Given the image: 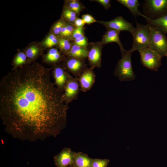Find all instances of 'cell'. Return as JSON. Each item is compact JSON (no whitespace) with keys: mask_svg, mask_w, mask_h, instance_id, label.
<instances>
[{"mask_svg":"<svg viewBox=\"0 0 167 167\" xmlns=\"http://www.w3.org/2000/svg\"><path fill=\"white\" fill-rule=\"evenodd\" d=\"M37 63L15 69L0 82V116L13 138L31 142L56 137L66 126L68 105Z\"/></svg>","mask_w":167,"mask_h":167,"instance_id":"1","label":"cell"},{"mask_svg":"<svg viewBox=\"0 0 167 167\" xmlns=\"http://www.w3.org/2000/svg\"><path fill=\"white\" fill-rule=\"evenodd\" d=\"M133 52L131 49L127 51L122 55L118 62L113 74L120 81H130L134 80L135 75L133 70L131 55Z\"/></svg>","mask_w":167,"mask_h":167,"instance_id":"2","label":"cell"},{"mask_svg":"<svg viewBox=\"0 0 167 167\" xmlns=\"http://www.w3.org/2000/svg\"><path fill=\"white\" fill-rule=\"evenodd\" d=\"M150 28L148 48L156 52L162 58L167 56V39L165 34L155 28Z\"/></svg>","mask_w":167,"mask_h":167,"instance_id":"3","label":"cell"},{"mask_svg":"<svg viewBox=\"0 0 167 167\" xmlns=\"http://www.w3.org/2000/svg\"><path fill=\"white\" fill-rule=\"evenodd\" d=\"M151 28L148 24L143 25L136 23V28L132 34L133 37L132 46L131 49L133 52L148 47Z\"/></svg>","mask_w":167,"mask_h":167,"instance_id":"4","label":"cell"},{"mask_svg":"<svg viewBox=\"0 0 167 167\" xmlns=\"http://www.w3.org/2000/svg\"><path fill=\"white\" fill-rule=\"evenodd\" d=\"M138 51L142 64L150 70L156 71L161 66L162 57L156 52L148 47H144Z\"/></svg>","mask_w":167,"mask_h":167,"instance_id":"5","label":"cell"},{"mask_svg":"<svg viewBox=\"0 0 167 167\" xmlns=\"http://www.w3.org/2000/svg\"><path fill=\"white\" fill-rule=\"evenodd\" d=\"M80 91L78 78L70 75L63 93L62 98L65 103L68 105L70 102L77 100Z\"/></svg>","mask_w":167,"mask_h":167,"instance_id":"6","label":"cell"},{"mask_svg":"<svg viewBox=\"0 0 167 167\" xmlns=\"http://www.w3.org/2000/svg\"><path fill=\"white\" fill-rule=\"evenodd\" d=\"M97 22L104 25L108 29H113L120 32L127 31L131 34L135 29L131 23L126 20L121 16L116 17L109 21H101Z\"/></svg>","mask_w":167,"mask_h":167,"instance_id":"7","label":"cell"},{"mask_svg":"<svg viewBox=\"0 0 167 167\" xmlns=\"http://www.w3.org/2000/svg\"><path fill=\"white\" fill-rule=\"evenodd\" d=\"M88 49L87 58L90 68H99L101 66L102 45L101 42L93 43L91 44Z\"/></svg>","mask_w":167,"mask_h":167,"instance_id":"8","label":"cell"},{"mask_svg":"<svg viewBox=\"0 0 167 167\" xmlns=\"http://www.w3.org/2000/svg\"><path fill=\"white\" fill-rule=\"evenodd\" d=\"M145 5L149 14L158 18L167 13V0H146Z\"/></svg>","mask_w":167,"mask_h":167,"instance_id":"9","label":"cell"},{"mask_svg":"<svg viewBox=\"0 0 167 167\" xmlns=\"http://www.w3.org/2000/svg\"><path fill=\"white\" fill-rule=\"evenodd\" d=\"M96 77L93 69L86 68L78 78L80 91L85 92L90 90L95 82Z\"/></svg>","mask_w":167,"mask_h":167,"instance_id":"10","label":"cell"},{"mask_svg":"<svg viewBox=\"0 0 167 167\" xmlns=\"http://www.w3.org/2000/svg\"><path fill=\"white\" fill-rule=\"evenodd\" d=\"M75 152L70 148H64L54 157L57 167H68L73 166Z\"/></svg>","mask_w":167,"mask_h":167,"instance_id":"11","label":"cell"},{"mask_svg":"<svg viewBox=\"0 0 167 167\" xmlns=\"http://www.w3.org/2000/svg\"><path fill=\"white\" fill-rule=\"evenodd\" d=\"M52 73L55 86L60 91L63 93L70 74L60 66H55Z\"/></svg>","mask_w":167,"mask_h":167,"instance_id":"12","label":"cell"},{"mask_svg":"<svg viewBox=\"0 0 167 167\" xmlns=\"http://www.w3.org/2000/svg\"><path fill=\"white\" fill-rule=\"evenodd\" d=\"M68 71L74 77L78 78L87 68L84 59L69 57L65 62Z\"/></svg>","mask_w":167,"mask_h":167,"instance_id":"13","label":"cell"},{"mask_svg":"<svg viewBox=\"0 0 167 167\" xmlns=\"http://www.w3.org/2000/svg\"><path fill=\"white\" fill-rule=\"evenodd\" d=\"M120 32L114 30L108 29L103 36L101 41L100 42L102 45L113 42L117 43L120 47L122 55L126 51L124 49L123 45L120 40L119 37Z\"/></svg>","mask_w":167,"mask_h":167,"instance_id":"14","label":"cell"},{"mask_svg":"<svg viewBox=\"0 0 167 167\" xmlns=\"http://www.w3.org/2000/svg\"><path fill=\"white\" fill-rule=\"evenodd\" d=\"M148 25L164 34H167V13L155 19L148 17L146 19Z\"/></svg>","mask_w":167,"mask_h":167,"instance_id":"15","label":"cell"},{"mask_svg":"<svg viewBox=\"0 0 167 167\" xmlns=\"http://www.w3.org/2000/svg\"><path fill=\"white\" fill-rule=\"evenodd\" d=\"M92 159L87 154L75 152L73 166L75 167H91Z\"/></svg>","mask_w":167,"mask_h":167,"instance_id":"16","label":"cell"},{"mask_svg":"<svg viewBox=\"0 0 167 167\" xmlns=\"http://www.w3.org/2000/svg\"><path fill=\"white\" fill-rule=\"evenodd\" d=\"M88 49L74 44L69 50L66 53L68 57L84 59L87 58Z\"/></svg>","mask_w":167,"mask_h":167,"instance_id":"17","label":"cell"},{"mask_svg":"<svg viewBox=\"0 0 167 167\" xmlns=\"http://www.w3.org/2000/svg\"><path fill=\"white\" fill-rule=\"evenodd\" d=\"M117 1L121 4L126 7L134 16L140 15L145 19L148 17L144 15L138 10V7L140 5L137 0H118Z\"/></svg>","mask_w":167,"mask_h":167,"instance_id":"18","label":"cell"},{"mask_svg":"<svg viewBox=\"0 0 167 167\" xmlns=\"http://www.w3.org/2000/svg\"><path fill=\"white\" fill-rule=\"evenodd\" d=\"M61 58V55L58 49L52 48L49 50L45 56V60L46 62L54 63L59 61Z\"/></svg>","mask_w":167,"mask_h":167,"instance_id":"19","label":"cell"},{"mask_svg":"<svg viewBox=\"0 0 167 167\" xmlns=\"http://www.w3.org/2000/svg\"><path fill=\"white\" fill-rule=\"evenodd\" d=\"M27 56L26 54L22 52L18 53L15 57L13 61V65L15 68H16L26 62Z\"/></svg>","mask_w":167,"mask_h":167,"instance_id":"20","label":"cell"},{"mask_svg":"<svg viewBox=\"0 0 167 167\" xmlns=\"http://www.w3.org/2000/svg\"><path fill=\"white\" fill-rule=\"evenodd\" d=\"M69 9L75 12L77 14H79L83 8V7L79 2L76 0H71L68 3Z\"/></svg>","mask_w":167,"mask_h":167,"instance_id":"21","label":"cell"},{"mask_svg":"<svg viewBox=\"0 0 167 167\" xmlns=\"http://www.w3.org/2000/svg\"><path fill=\"white\" fill-rule=\"evenodd\" d=\"M77 14L69 8L65 9L63 13V16L66 20L73 23L77 18Z\"/></svg>","mask_w":167,"mask_h":167,"instance_id":"22","label":"cell"},{"mask_svg":"<svg viewBox=\"0 0 167 167\" xmlns=\"http://www.w3.org/2000/svg\"><path fill=\"white\" fill-rule=\"evenodd\" d=\"M109 161L107 159H92L91 167H107Z\"/></svg>","mask_w":167,"mask_h":167,"instance_id":"23","label":"cell"},{"mask_svg":"<svg viewBox=\"0 0 167 167\" xmlns=\"http://www.w3.org/2000/svg\"><path fill=\"white\" fill-rule=\"evenodd\" d=\"M58 43L61 49L66 52V54L72 46L69 41L65 38L59 39L58 40Z\"/></svg>","mask_w":167,"mask_h":167,"instance_id":"24","label":"cell"},{"mask_svg":"<svg viewBox=\"0 0 167 167\" xmlns=\"http://www.w3.org/2000/svg\"><path fill=\"white\" fill-rule=\"evenodd\" d=\"M39 52V49L37 47L33 45L27 50L26 54L28 58L29 59H33L37 55Z\"/></svg>","mask_w":167,"mask_h":167,"instance_id":"25","label":"cell"},{"mask_svg":"<svg viewBox=\"0 0 167 167\" xmlns=\"http://www.w3.org/2000/svg\"><path fill=\"white\" fill-rule=\"evenodd\" d=\"M58 42V40L57 37L54 34H50L46 39L44 42V44L49 47H51Z\"/></svg>","mask_w":167,"mask_h":167,"instance_id":"26","label":"cell"},{"mask_svg":"<svg viewBox=\"0 0 167 167\" xmlns=\"http://www.w3.org/2000/svg\"><path fill=\"white\" fill-rule=\"evenodd\" d=\"M74 44L82 47L87 48L88 43L85 36L84 35L78 38L75 39Z\"/></svg>","mask_w":167,"mask_h":167,"instance_id":"27","label":"cell"},{"mask_svg":"<svg viewBox=\"0 0 167 167\" xmlns=\"http://www.w3.org/2000/svg\"><path fill=\"white\" fill-rule=\"evenodd\" d=\"M64 25L62 21L59 20L54 25L52 28L54 33L56 35L60 34Z\"/></svg>","mask_w":167,"mask_h":167,"instance_id":"28","label":"cell"},{"mask_svg":"<svg viewBox=\"0 0 167 167\" xmlns=\"http://www.w3.org/2000/svg\"><path fill=\"white\" fill-rule=\"evenodd\" d=\"M84 34V27L80 28H75L72 35V39L74 40L78 38Z\"/></svg>","mask_w":167,"mask_h":167,"instance_id":"29","label":"cell"},{"mask_svg":"<svg viewBox=\"0 0 167 167\" xmlns=\"http://www.w3.org/2000/svg\"><path fill=\"white\" fill-rule=\"evenodd\" d=\"M82 19L84 20L85 23L87 24H91L98 21L92 16L88 14L83 15Z\"/></svg>","mask_w":167,"mask_h":167,"instance_id":"30","label":"cell"},{"mask_svg":"<svg viewBox=\"0 0 167 167\" xmlns=\"http://www.w3.org/2000/svg\"><path fill=\"white\" fill-rule=\"evenodd\" d=\"M66 32L63 36L68 37L72 36L74 31L76 27L75 28L74 26L71 24H67L66 25Z\"/></svg>","mask_w":167,"mask_h":167,"instance_id":"31","label":"cell"},{"mask_svg":"<svg viewBox=\"0 0 167 167\" xmlns=\"http://www.w3.org/2000/svg\"><path fill=\"white\" fill-rule=\"evenodd\" d=\"M93 1L97 2L101 4L105 9H109L111 6L109 0H95Z\"/></svg>","mask_w":167,"mask_h":167,"instance_id":"32","label":"cell"},{"mask_svg":"<svg viewBox=\"0 0 167 167\" xmlns=\"http://www.w3.org/2000/svg\"><path fill=\"white\" fill-rule=\"evenodd\" d=\"M85 24L84 20L82 18H77L74 22V25L76 28L83 27Z\"/></svg>","mask_w":167,"mask_h":167,"instance_id":"33","label":"cell"},{"mask_svg":"<svg viewBox=\"0 0 167 167\" xmlns=\"http://www.w3.org/2000/svg\"><path fill=\"white\" fill-rule=\"evenodd\" d=\"M74 167V166H69V167Z\"/></svg>","mask_w":167,"mask_h":167,"instance_id":"34","label":"cell"},{"mask_svg":"<svg viewBox=\"0 0 167 167\" xmlns=\"http://www.w3.org/2000/svg\"><path fill=\"white\" fill-rule=\"evenodd\" d=\"M166 57H167V56H166Z\"/></svg>","mask_w":167,"mask_h":167,"instance_id":"35","label":"cell"}]
</instances>
